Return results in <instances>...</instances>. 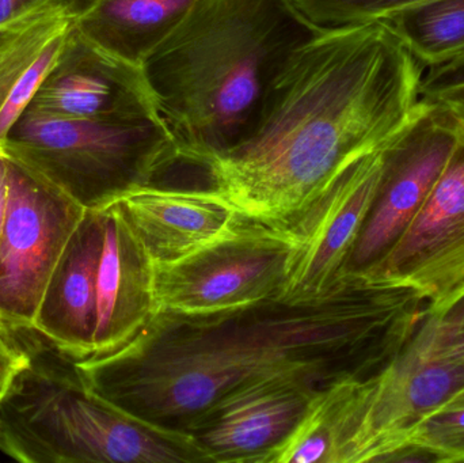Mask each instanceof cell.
Segmentation results:
<instances>
[{"instance_id": "cell-1", "label": "cell", "mask_w": 464, "mask_h": 463, "mask_svg": "<svg viewBox=\"0 0 464 463\" xmlns=\"http://www.w3.org/2000/svg\"><path fill=\"white\" fill-rule=\"evenodd\" d=\"M427 307L409 285L343 275L315 301L273 298L209 315L158 313L121 350L75 364L98 399L187 432L218 402L262 381L292 378L326 388L379 374Z\"/></svg>"}, {"instance_id": "cell-2", "label": "cell", "mask_w": 464, "mask_h": 463, "mask_svg": "<svg viewBox=\"0 0 464 463\" xmlns=\"http://www.w3.org/2000/svg\"><path fill=\"white\" fill-rule=\"evenodd\" d=\"M424 71L383 22L321 30L276 73L247 135L203 166L209 187L242 219L292 227L430 111Z\"/></svg>"}, {"instance_id": "cell-3", "label": "cell", "mask_w": 464, "mask_h": 463, "mask_svg": "<svg viewBox=\"0 0 464 463\" xmlns=\"http://www.w3.org/2000/svg\"><path fill=\"white\" fill-rule=\"evenodd\" d=\"M321 30L292 0H198L144 59L179 162L237 146L289 54Z\"/></svg>"}, {"instance_id": "cell-4", "label": "cell", "mask_w": 464, "mask_h": 463, "mask_svg": "<svg viewBox=\"0 0 464 463\" xmlns=\"http://www.w3.org/2000/svg\"><path fill=\"white\" fill-rule=\"evenodd\" d=\"M10 326V325H8ZM29 355L0 400V451L24 463H198L189 432L111 407L87 391L75 361L34 328H14Z\"/></svg>"}, {"instance_id": "cell-5", "label": "cell", "mask_w": 464, "mask_h": 463, "mask_svg": "<svg viewBox=\"0 0 464 463\" xmlns=\"http://www.w3.org/2000/svg\"><path fill=\"white\" fill-rule=\"evenodd\" d=\"M0 154L84 209H102L179 162L165 121L106 122L27 108Z\"/></svg>"}, {"instance_id": "cell-6", "label": "cell", "mask_w": 464, "mask_h": 463, "mask_svg": "<svg viewBox=\"0 0 464 463\" xmlns=\"http://www.w3.org/2000/svg\"><path fill=\"white\" fill-rule=\"evenodd\" d=\"M300 245L295 227L242 219L214 244L154 264L158 313L218 314L278 298Z\"/></svg>"}, {"instance_id": "cell-7", "label": "cell", "mask_w": 464, "mask_h": 463, "mask_svg": "<svg viewBox=\"0 0 464 463\" xmlns=\"http://www.w3.org/2000/svg\"><path fill=\"white\" fill-rule=\"evenodd\" d=\"M365 388L340 463L383 462L420 424L462 397L464 356L427 310L397 358L368 378Z\"/></svg>"}, {"instance_id": "cell-8", "label": "cell", "mask_w": 464, "mask_h": 463, "mask_svg": "<svg viewBox=\"0 0 464 463\" xmlns=\"http://www.w3.org/2000/svg\"><path fill=\"white\" fill-rule=\"evenodd\" d=\"M7 160L0 239V318L33 328L49 280L87 209Z\"/></svg>"}, {"instance_id": "cell-9", "label": "cell", "mask_w": 464, "mask_h": 463, "mask_svg": "<svg viewBox=\"0 0 464 463\" xmlns=\"http://www.w3.org/2000/svg\"><path fill=\"white\" fill-rule=\"evenodd\" d=\"M463 133L443 103H432L383 150L375 198L343 275L368 274L392 252L424 206Z\"/></svg>"}, {"instance_id": "cell-10", "label": "cell", "mask_w": 464, "mask_h": 463, "mask_svg": "<svg viewBox=\"0 0 464 463\" xmlns=\"http://www.w3.org/2000/svg\"><path fill=\"white\" fill-rule=\"evenodd\" d=\"M360 276L414 288L428 302V312H441L462 295L464 133L408 230L382 263Z\"/></svg>"}, {"instance_id": "cell-11", "label": "cell", "mask_w": 464, "mask_h": 463, "mask_svg": "<svg viewBox=\"0 0 464 463\" xmlns=\"http://www.w3.org/2000/svg\"><path fill=\"white\" fill-rule=\"evenodd\" d=\"M384 149L352 163L318 203L292 226L302 245L278 299L291 304L315 301L343 279L375 198Z\"/></svg>"}, {"instance_id": "cell-12", "label": "cell", "mask_w": 464, "mask_h": 463, "mask_svg": "<svg viewBox=\"0 0 464 463\" xmlns=\"http://www.w3.org/2000/svg\"><path fill=\"white\" fill-rule=\"evenodd\" d=\"M29 108L95 121H163L143 65L100 51L70 30Z\"/></svg>"}, {"instance_id": "cell-13", "label": "cell", "mask_w": 464, "mask_h": 463, "mask_svg": "<svg viewBox=\"0 0 464 463\" xmlns=\"http://www.w3.org/2000/svg\"><path fill=\"white\" fill-rule=\"evenodd\" d=\"M324 388L275 378L239 389L195 421V435L208 462L264 463L304 418L314 397Z\"/></svg>"}, {"instance_id": "cell-14", "label": "cell", "mask_w": 464, "mask_h": 463, "mask_svg": "<svg viewBox=\"0 0 464 463\" xmlns=\"http://www.w3.org/2000/svg\"><path fill=\"white\" fill-rule=\"evenodd\" d=\"M154 264L181 260L231 233L242 217L212 189L151 184L114 201Z\"/></svg>"}, {"instance_id": "cell-15", "label": "cell", "mask_w": 464, "mask_h": 463, "mask_svg": "<svg viewBox=\"0 0 464 463\" xmlns=\"http://www.w3.org/2000/svg\"><path fill=\"white\" fill-rule=\"evenodd\" d=\"M105 236L98 268L97 325L92 355L130 344L158 314L154 263L116 203L103 208Z\"/></svg>"}, {"instance_id": "cell-16", "label": "cell", "mask_w": 464, "mask_h": 463, "mask_svg": "<svg viewBox=\"0 0 464 463\" xmlns=\"http://www.w3.org/2000/svg\"><path fill=\"white\" fill-rule=\"evenodd\" d=\"M105 212L87 209L57 264L33 328L73 361L92 355Z\"/></svg>"}, {"instance_id": "cell-17", "label": "cell", "mask_w": 464, "mask_h": 463, "mask_svg": "<svg viewBox=\"0 0 464 463\" xmlns=\"http://www.w3.org/2000/svg\"><path fill=\"white\" fill-rule=\"evenodd\" d=\"M70 32L106 53L143 64L198 0H67Z\"/></svg>"}, {"instance_id": "cell-18", "label": "cell", "mask_w": 464, "mask_h": 463, "mask_svg": "<svg viewBox=\"0 0 464 463\" xmlns=\"http://www.w3.org/2000/svg\"><path fill=\"white\" fill-rule=\"evenodd\" d=\"M382 22L424 68L464 57V0H433Z\"/></svg>"}, {"instance_id": "cell-19", "label": "cell", "mask_w": 464, "mask_h": 463, "mask_svg": "<svg viewBox=\"0 0 464 463\" xmlns=\"http://www.w3.org/2000/svg\"><path fill=\"white\" fill-rule=\"evenodd\" d=\"M67 0H52L0 24V111L15 82L56 35L70 29Z\"/></svg>"}, {"instance_id": "cell-20", "label": "cell", "mask_w": 464, "mask_h": 463, "mask_svg": "<svg viewBox=\"0 0 464 463\" xmlns=\"http://www.w3.org/2000/svg\"><path fill=\"white\" fill-rule=\"evenodd\" d=\"M318 30L382 22L433 0H292Z\"/></svg>"}, {"instance_id": "cell-21", "label": "cell", "mask_w": 464, "mask_h": 463, "mask_svg": "<svg viewBox=\"0 0 464 463\" xmlns=\"http://www.w3.org/2000/svg\"><path fill=\"white\" fill-rule=\"evenodd\" d=\"M406 443L427 449L439 463L464 462V394L420 424Z\"/></svg>"}, {"instance_id": "cell-22", "label": "cell", "mask_w": 464, "mask_h": 463, "mask_svg": "<svg viewBox=\"0 0 464 463\" xmlns=\"http://www.w3.org/2000/svg\"><path fill=\"white\" fill-rule=\"evenodd\" d=\"M68 30L49 41L48 45L33 60L32 64L24 70L21 78L15 82L13 89H11L10 94H8L7 100H5V105L0 111V144L5 140L8 130L14 127L19 117L29 108L41 84L45 81L46 76L59 60L63 46L65 43V38H67Z\"/></svg>"}, {"instance_id": "cell-23", "label": "cell", "mask_w": 464, "mask_h": 463, "mask_svg": "<svg viewBox=\"0 0 464 463\" xmlns=\"http://www.w3.org/2000/svg\"><path fill=\"white\" fill-rule=\"evenodd\" d=\"M464 92V57L446 64L425 68L421 81V98L436 103Z\"/></svg>"}, {"instance_id": "cell-24", "label": "cell", "mask_w": 464, "mask_h": 463, "mask_svg": "<svg viewBox=\"0 0 464 463\" xmlns=\"http://www.w3.org/2000/svg\"><path fill=\"white\" fill-rule=\"evenodd\" d=\"M29 355L11 326L0 318V400L15 380L26 369Z\"/></svg>"}, {"instance_id": "cell-25", "label": "cell", "mask_w": 464, "mask_h": 463, "mask_svg": "<svg viewBox=\"0 0 464 463\" xmlns=\"http://www.w3.org/2000/svg\"><path fill=\"white\" fill-rule=\"evenodd\" d=\"M430 313L438 318L446 339L464 356V293L441 312Z\"/></svg>"}, {"instance_id": "cell-26", "label": "cell", "mask_w": 464, "mask_h": 463, "mask_svg": "<svg viewBox=\"0 0 464 463\" xmlns=\"http://www.w3.org/2000/svg\"><path fill=\"white\" fill-rule=\"evenodd\" d=\"M52 0H0V24L26 15L30 11L37 10Z\"/></svg>"}, {"instance_id": "cell-27", "label": "cell", "mask_w": 464, "mask_h": 463, "mask_svg": "<svg viewBox=\"0 0 464 463\" xmlns=\"http://www.w3.org/2000/svg\"><path fill=\"white\" fill-rule=\"evenodd\" d=\"M5 208H7V160L0 154V239L5 227Z\"/></svg>"}, {"instance_id": "cell-28", "label": "cell", "mask_w": 464, "mask_h": 463, "mask_svg": "<svg viewBox=\"0 0 464 463\" xmlns=\"http://www.w3.org/2000/svg\"><path fill=\"white\" fill-rule=\"evenodd\" d=\"M436 103H443V105L451 111L452 116L464 127V92H460V94L454 95V97L449 98V100Z\"/></svg>"}]
</instances>
